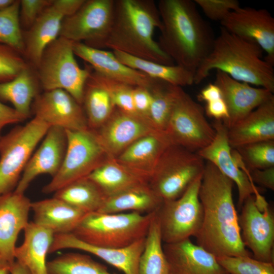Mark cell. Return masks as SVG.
I'll list each match as a JSON object with an SVG mask.
<instances>
[{
	"instance_id": "10",
	"label": "cell",
	"mask_w": 274,
	"mask_h": 274,
	"mask_svg": "<svg viewBox=\"0 0 274 274\" xmlns=\"http://www.w3.org/2000/svg\"><path fill=\"white\" fill-rule=\"evenodd\" d=\"M171 143L197 152L213 140L215 130L202 107L177 86L173 108L165 131Z\"/></svg>"
},
{
	"instance_id": "15",
	"label": "cell",
	"mask_w": 274,
	"mask_h": 274,
	"mask_svg": "<svg viewBox=\"0 0 274 274\" xmlns=\"http://www.w3.org/2000/svg\"><path fill=\"white\" fill-rule=\"evenodd\" d=\"M220 23L229 32L258 45L265 53L264 59L274 65V18L267 10L241 7Z\"/></svg>"
},
{
	"instance_id": "52",
	"label": "cell",
	"mask_w": 274,
	"mask_h": 274,
	"mask_svg": "<svg viewBox=\"0 0 274 274\" xmlns=\"http://www.w3.org/2000/svg\"><path fill=\"white\" fill-rule=\"evenodd\" d=\"M14 1V0H0V10L11 5Z\"/></svg>"
},
{
	"instance_id": "6",
	"label": "cell",
	"mask_w": 274,
	"mask_h": 274,
	"mask_svg": "<svg viewBox=\"0 0 274 274\" xmlns=\"http://www.w3.org/2000/svg\"><path fill=\"white\" fill-rule=\"evenodd\" d=\"M72 41L59 37L45 50L37 67L40 86L45 91L62 89L82 105L85 84L92 68H81L75 57Z\"/></svg>"
},
{
	"instance_id": "47",
	"label": "cell",
	"mask_w": 274,
	"mask_h": 274,
	"mask_svg": "<svg viewBox=\"0 0 274 274\" xmlns=\"http://www.w3.org/2000/svg\"><path fill=\"white\" fill-rule=\"evenodd\" d=\"M205 112L208 116L216 120L225 122L229 117L228 108L223 98L207 102Z\"/></svg>"
},
{
	"instance_id": "16",
	"label": "cell",
	"mask_w": 274,
	"mask_h": 274,
	"mask_svg": "<svg viewBox=\"0 0 274 274\" xmlns=\"http://www.w3.org/2000/svg\"><path fill=\"white\" fill-rule=\"evenodd\" d=\"M31 111L50 127L65 130L88 128L82 105L70 93L62 89L45 91L33 100Z\"/></svg>"
},
{
	"instance_id": "34",
	"label": "cell",
	"mask_w": 274,
	"mask_h": 274,
	"mask_svg": "<svg viewBox=\"0 0 274 274\" xmlns=\"http://www.w3.org/2000/svg\"><path fill=\"white\" fill-rule=\"evenodd\" d=\"M82 105L88 128L95 131L108 121L116 109L108 92L90 75L85 84Z\"/></svg>"
},
{
	"instance_id": "5",
	"label": "cell",
	"mask_w": 274,
	"mask_h": 274,
	"mask_svg": "<svg viewBox=\"0 0 274 274\" xmlns=\"http://www.w3.org/2000/svg\"><path fill=\"white\" fill-rule=\"evenodd\" d=\"M156 212L86 214L72 233L87 244L104 248H122L146 237Z\"/></svg>"
},
{
	"instance_id": "4",
	"label": "cell",
	"mask_w": 274,
	"mask_h": 274,
	"mask_svg": "<svg viewBox=\"0 0 274 274\" xmlns=\"http://www.w3.org/2000/svg\"><path fill=\"white\" fill-rule=\"evenodd\" d=\"M263 51L255 42L233 35L221 27L211 51L195 72L198 84L215 70L232 79L274 92V70L264 59Z\"/></svg>"
},
{
	"instance_id": "14",
	"label": "cell",
	"mask_w": 274,
	"mask_h": 274,
	"mask_svg": "<svg viewBox=\"0 0 274 274\" xmlns=\"http://www.w3.org/2000/svg\"><path fill=\"white\" fill-rule=\"evenodd\" d=\"M85 0H51L31 27L23 32L24 54L36 68L46 48L60 35L64 19L75 13Z\"/></svg>"
},
{
	"instance_id": "7",
	"label": "cell",
	"mask_w": 274,
	"mask_h": 274,
	"mask_svg": "<svg viewBox=\"0 0 274 274\" xmlns=\"http://www.w3.org/2000/svg\"><path fill=\"white\" fill-rule=\"evenodd\" d=\"M50 126L34 117L0 138V195L14 191Z\"/></svg>"
},
{
	"instance_id": "28",
	"label": "cell",
	"mask_w": 274,
	"mask_h": 274,
	"mask_svg": "<svg viewBox=\"0 0 274 274\" xmlns=\"http://www.w3.org/2000/svg\"><path fill=\"white\" fill-rule=\"evenodd\" d=\"M23 231V242L15 249V260L26 267L31 274H48L47 256L54 233L33 221L29 222Z\"/></svg>"
},
{
	"instance_id": "42",
	"label": "cell",
	"mask_w": 274,
	"mask_h": 274,
	"mask_svg": "<svg viewBox=\"0 0 274 274\" xmlns=\"http://www.w3.org/2000/svg\"><path fill=\"white\" fill-rule=\"evenodd\" d=\"M28 64L20 53L0 44V83L12 80Z\"/></svg>"
},
{
	"instance_id": "2",
	"label": "cell",
	"mask_w": 274,
	"mask_h": 274,
	"mask_svg": "<svg viewBox=\"0 0 274 274\" xmlns=\"http://www.w3.org/2000/svg\"><path fill=\"white\" fill-rule=\"evenodd\" d=\"M162 27L158 42L176 63L194 74L210 54L215 37L191 0H160Z\"/></svg>"
},
{
	"instance_id": "41",
	"label": "cell",
	"mask_w": 274,
	"mask_h": 274,
	"mask_svg": "<svg viewBox=\"0 0 274 274\" xmlns=\"http://www.w3.org/2000/svg\"><path fill=\"white\" fill-rule=\"evenodd\" d=\"M216 257L229 274H274L273 263L253 259L250 256Z\"/></svg>"
},
{
	"instance_id": "36",
	"label": "cell",
	"mask_w": 274,
	"mask_h": 274,
	"mask_svg": "<svg viewBox=\"0 0 274 274\" xmlns=\"http://www.w3.org/2000/svg\"><path fill=\"white\" fill-rule=\"evenodd\" d=\"M176 87L157 79L149 89L151 101L149 122L154 129L164 133L173 108Z\"/></svg>"
},
{
	"instance_id": "24",
	"label": "cell",
	"mask_w": 274,
	"mask_h": 274,
	"mask_svg": "<svg viewBox=\"0 0 274 274\" xmlns=\"http://www.w3.org/2000/svg\"><path fill=\"white\" fill-rule=\"evenodd\" d=\"M72 45L75 55L87 62L94 71L106 77L132 86H142L149 89L156 81L122 63L113 51L93 48L80 42H72Z\"/></svg>"
},
{
	"instance_id": "12",
	"label": "cell",
	"mask_w": 274,
	"mask_h": 274,
	"mask_svg": "<svg viewBox=\"0 0 274 274\" xmlns=\"http://www.w3.org/2000/svg\"><path fill=\"white\" fill-rule=\"evenodd\" d=\"M115 0H85L62 22L59 37L98 49L105 42L113 23Z\"/></svg>"
},
{
	"instance_id": "35",
	"label": "cell",
	"mask_w": 274,
	"mask_h": 274,
	"mask_svg": "<svg viewBox=\"0 0 274 274\" xmlns=\"http://www.w3.org/2000/svg\"><path fill=\"white\" fill-rule=\"evenodd\" d=\"M159 222L156 213L146 236L139 263V274H168L163 250Z\"/></svg>"
},
{
	"instance_id": "38",
	"label": "cell",
	"mask_w": 274,
	"mask_h": 274,
	"mask_svg": "<svg viewBox=\"0 0 274 274\" xmlns=\"http://www.w3.org/2000/svg\"><path fill=\"white\" fill-rule=\"evenodd\" d=\"M20 1L0 10V44L24 54L23 32L19 18Z\"/></svg>"
},
{
	"instance_id": "1",
	"label": "cell",
	"mask_w": 274,
	"mask_h": 274,
	"mask_svg": "<svg viewBox=\"0 0 274 274\" xmlns=\"http://www.w3.org/2000/svg\"><path fill=\"white\" fill-rule=\"evenodd\" d=\"M233 182L212 163H205L199 190L203 211L196 244L216 257L250 256L241 237Z\"/></svg>"
},
{
	"instance_id": "45",
	"label": "cell",
	"mask_w": 274,
	"mask_h": 274,
	"mask_svg": "<svg viewBox=\"0 0 274 274\" xmlns=\"http://www.w3.org/2000/svg\"><path fill=\"white\" fill-rule=\"evenodd\" d=\"M132 100L135 111L138 116L149 123L148 114L151 101L149 89L145 87L134 86L132 89Z\"/></svg>"
},
{
	"instance_id": "48",
	"label": "cell",
	"mask_w": 274,
	"mask_h": 274,
	"mask_svg": "<svg viewBox=\"0 0 274 274\" xmlns=\"http://www.w3.org/2000/svg\"><path fill=\"white\" fill-rule=\"evenodd\" d=\"M26 119L13 108L10 107L0 101V138L3 128L7 125L18 123Z\"/></svg>"
},
{
	"instance_id": "19",
	"label": "cell",
	"mask_w": 274,
	"mask_h": 274,
	"mask_svg": "<svg viewBox=\"0 0 274 274\" xmlns=\"http://www.w3.org/2000/svg\"><path fill=\"white\" fill-rule=\"evenodd\" d=\"M95 131L108 156L113 158L142 136L160 132L144 119L116 108L108 121Z\"/></svg>"
},
{
	"instance_id": "3",
	"label": "cell",
	"mask_w": 274,
	"mask_h": 274,
	"mask_svg": "<svg viewBox=\"0 0 274 274\" xmlns=\"http://www.w3.org/2000/svg\"><path fill=\"white\" fill-rule=\"evenodd\" d=\"M162 24L153 0H115L113 23L105 48L165 64L174 61L154 39L156 28Z\"/></svg>"
},
{
	"instance_id": "23",
	"label": "cell",
	"mask_w": 274,
	"mask_h": 274,
	"mask_svg": "<svg viewBox=\"0 0 274 274\" xmlns=\"http://www.w3.org/2000/svg\"><path fill=\"white\" fill-rule=\"evenodd\" d=\"M168 274H228L216 256L190 238L163 244Z\"/></svg>"
},
{
	"instance_id": "40",
	"label": "cell",
	"mask_w": 274,
	"mask_h": 274,
	"mask_svg": "<svg viewBox=\"0 0 274 274\" xmlns=\"http://www.w3.org/2000/svg\"><path fill=\"white\" fill-rule=\"evenodd\" d=\"M90 75L106 90L116 108L125 113L139 116L133 104L132 89L134 86L106 77L93 70Z\"/></svg>"
},
{
	"instance_id": "26",
	"label": "cell",
	"mask_w": 274,
	"mask_h": 274,
	"mask_svg": "<svg viewBox=\"0 0 274 274\" xmlns=\"http://www.w3.org/2000/svg\"><path fill=\"white\" fill-rule=\"evenodd\" d=\"M227 135L232 148L274 140V97L228 128Z\"/></svg>"
},
{
	"instance_id": "32",
	"label": "cell",
	"mask_w": 274,
	"mask_h": 274,
	"mask_svg": "<svg viewBox=\"0 0 274 274\" xmlns=\"http://www.w3.org/2000/svg\"><path fill=\"white\" fill-rule=\"evenodd\" d=\"M116 58L126 65L148 77L183 87L194 84V74L176 64L165 65L112 51Z\"/></svg>"
},
{
	"instance_id": "31",
	"label": "cell",
	"mask_w": 274,
	"mask_h": 274,
	"mask_svg": "<svg viewBox=\"0 0 274 274\" xmlns=\"http://www.w3.org/2000/svg\"><path fill=\"white\" fill-rule=\"evenodd\" d=\"M94 182L106 197L148 181L108 157L87 177Z\"/></svg>"
},
{
	"instance_id": "39",
	"label": "cell",
	"mask_w": 274,
	"mask_h": 274,
	"mask_svg": "<svg viewBox=\"0 0 274 274\" xmlns=\"http://www.w3.org/2000/svg\"><path fill=\"white\" fill-rule=\"evenodd\" d=\"M234 149L249 170L274 166V140L248 144Z\"/></svg>"
},
{
	"instance_id": "33",
	"label": "cell",
	"mask_w": 274,
	"mask_h": 274,
	"mask_svg": "<svg viewBox=\"0 0 274 274\" xmlns=\"http://www.w3.org/2000/svg\"><path fill=\"white\" fill-rule=\"evenodd\" d=\"M54 196L86 214L98 211L106 198L97 185L87 177L64 186L56 191Z\"/></svg>"
},
{
	"instance_id": "37",
	"label": "cell",
	"mask_w": 274,
	"mask_h": 274,
	"mask_svg": "<svg viewBox=\"0 0 274 274\" xmlns=\"http://www.w3.org/2000/svg\"><path fill=\"white\" fill-rule=\"evenodd\" d=\"M48 274H116L90 256L76 252L62 254L47 262Z\"/></svg>"
},
{
	"instance_id": "46",
	"label": "cell",
	"mask_w": 274,
	"mask_h": 274,
	"mask_svg": "<svg viewBox=\"0 0 274 274\" xmlns=\"http://www.w3.org/2000/svg\"><path fill=\"white\" fill-rule=\"evenodd\" d=\"M248 176L253 183L274 190V166L249 170Z\"/></svg>"
},
{
	"instance_id": "25",
	"label": "cell",
	"mask_w": 274,
	"mask_h": 274,
	"mask_svg": "<svg viewBox=\"0 0 274 274\" xmlns=\"http://www.w3.org/2000/svg\"><path fill=\"white\" fill-rule=\"evenodd\" d=\"M172 144L165 133L152 132L134 142L115 159L149 182L160 157Z\"/></svg>"
},
{
	"instance_id": "18",
	"label": "cell",
	"mask_w": 274,
	"mask_h": 274,
	"mask_svg": "<svg viewBox=\"0 0 274 274\" xmlns=\"http://www.w3.org/2000/svg\"><path fill=\"white\" fill-rule=\"evenodd\" d=\"M66 145L65 130L58 127H50L41 145L29 159L14 191L24 194L39 175L48 174L53 177L60 168Z\"/></svg>"
},
{
	"instance_id": "22",
	"label": "cell",
	"mask_w": 274,
	"mask_h": 274,
	"mask_svg": "<svg viewBox=\"0 0 274 274\" xmlns=\"http://www.w3.org/2000/svg\"><path fill=\"white\" fill-rule=\"evenodd\" d=\"M31 204L24 194L14 191L0 195V257L10 264L18 236L29 223Z\"/></svg>"
},
{
	"instance_id": "9",
	"label": "cell",
	"mask_w": 274,
	"mask_h": 274,
	"mask_svg": "<svg viewBox=\"0 0 274 274\" xmlns=\"http://www.w3.org/2000/svg\"><path fill=\"white\" fill-rule=\"evenodd\" d=\"M67 145L58 172L42 188L45 194L55 193L64 186L87 177L109 157L95 131L90 128L65 130Z\"/></svg>"
},
{
	"instance_id": "44",
	"label": "cell",
	"mask_w": 274,
	"mask_h": 274,
	"mask_svg": "<svg viewBox=\"0 0 274 274\" xmlns=\"http://www.w3.org/2000/svg\"><path fill=\"white\" fill-rule=\"evenodd\" d=\"M51 0H20L19 18L21 28L29 29Z\"/></svg>"
},
{
	"instance_id": "53",
	"label": "cell",
	"mask_w": 274,
	"mask_h": 274,
	"mask_svg": "<svg viewBox=\"0 0 274 274\" xmlns=\"http://www.w3.org/2000/svg\"><path fill=\"white\" fill-rule=\"evenodd\" d=\"M228 274H229V273H228Z\"/></svg>"
},
{
	"instance_id": "17",
	"label": "cell",
	"mask_w": 274,
	"mask_h": 274,
	"mask_svg": "<svg viewBox=\"0 0 274 274\" xmlns=\"http://www.w3.org/2000/svg\"><path fill=\"white\" fill-rule=\"evenodd\" d=\"M215 135L212 142L197 154L204 160L213 164L219 170L235 183L238 190V208L244 201L259 190L248 174L238 165L228 139V128L222 120H215L213 125Z\"/></svg>"
},
{
	"instance_id": "8",
	"label": "cell",
	"mask_w": 274,
	"mask_h": 274,
	"mask_svg": "<svg viewBox=\"0 0 274 274\" xmlns=\"http://www.w3.org/2000/svg\"><path fill=\"white\" fill-rule=\"evenodd\" d=\"M204 166L197 153L172 144L160 157L149 186L163 201L176 199L202 175Z\"/></svg>"
},
{
	"instance_id": "49",
	"label": "cell",
	"mask_w": 274,
	"mask_h": 274,
	"mask_svg": "<svg viewBox=\"0 0 274 274\" xmlns=\"http://www.w3.org/2000/svg\"><path fill=\"white\" fill-rule=\"evenodd\" d=\"M222 98L219 87L214 83H210L203 88L197 95L200 101L206 103Z\"/></svg>"
},
{
	"instance_id": "29",
	"label": "cell",
	"mask_w": 274,
	"mask_h": 274,
	"mask_svg": "<svg viewBox=\"0 0 274 274\" xmlns=\"http://www.w3.org/2000/svg\"><path fill=\"white\" fill-rule=\"evenodd\" d=\"M163 202L162 199L155 194L149 183H144L106 197L97 212L115 214L129 211L148 214L157 212Z\"/></svg>"
},
{
	"instance_id": "27",
	"label": "cell",
	"mask_w": 274,
	"mask_h": 274,
	"mask_svg": "<svg viewBox=\"0 0 274 274\" xmlns=\"http://www.w3.org/2000/svg\"><path fill=\"white\" fill-rule=\"evenodd\" d=\"M33 222L54 234L72 233L86 214L65 201L53 196L31 202Z\"/></svg>"
},
{
	"instance_id": "43",
	"label": "cell",
	"mask_w": 274,
	"mask_h": 274,
	"mask_svg": "<svg viewBox=\"0 0 274 274\" xmlns=\"http://www.w3.org/2000/svg\"><path fill=\"white\" fill-rule=\"evenodd\" d=\"M194 2L206 17L220 22L230 12L241 7L237 0H194Z\"/></svg>"
},
{
	"instance_id": "30",
	"label": "cell",
	"mask_w": 274,
	"mask_h": 274,
	"mask_svg": "<svg viewBox=\"0 0 274 274\" xmlns=\"http://www.w3.org/2000/svg\"><path fill=\"white\" fill-rule=\"evenodd\" d=\"M40 86L37 72L28 64L12 80L0 83V101L10 102L27 119L31 113L32 104L39 94Z\"/></svg>"
},
{
	"instance_id": "20",
	"label": "cell",
	"mask_w": 274,
	"mask_h": 274,
	"mask_svg": "<svg viewBox=\"0 0 274 274\" xmlns=\"http://www.w3.org/2000/svg\"><path fill=\"white\" fill-rule=\"evenodd\" d=\"M214 83L220 89L228 108L229 117L223 122L228 129L274 97L265 88L238 81L220 71H216Z\"/></svg>"
},
{
	"instance_id": "51",
	"label": "cell",
	"mask_w": 274,
	"mask_h": 274,
	"mask_svg": "<svg viewBox=\"0 0 274 274\" xmlns=\"http://www.w3.org/2000/svg\"><path fill=\"white\" fill-rule=\"evenodd\" d=\"M11 264L0 257V274H10Z\"/></svg>"
},
{
	"instance_id": "50",
	"label": "cell",
	"mask_w": 274,
	"mask_h": 274,
	"mask_svg": "<svg viewBox=\"0 0 274 274\" xmlns=\"http://www.w3.org/2000/svg\"><path fill=\"white\" fill-rule=\"evenodd\" d=\"M10 274H31L24 265L15 260L10 267Z\"/></svg>"
},
{
	"instance_id": "21",
	"label": "cell",
	"mask_w": 274,
	"mask_h": 274,
	"mask_svg": "<svg viewBox=\"0 0 274 274\" xmlns=\"http://www.w3.org/2000/svg\"><path fill=\"white\" fill-rule=\"evenodd\" d=\"M146 237L122 248H109L85 243L72 233L54 234L49 253L58 250L72 249L94 255L124 274H139V263L144 251Z\"/></svg>"
},
{
	"instance_id": "11",
	"label": "cell",
	"mask_w": 274,
	"mask_h": 274,
	"mask_svg": "<svg viewBox=\"0 0 274 274\" xmlns=\"http://www.w3.org/2000/svg\"><path fill=\"white\" fill-rule=\"evenodd\" d=\"M202 176L195 179L178 198L163 201L157 211L163 244L195 237L200 230L203 211L198 193Z\"/></svg>"
},
{
	"instance_id": "13",
	"label": "cell",
	"mask_w": 274,
	"mask_h": 274,
	"mask_svg": "<svg viewBox=\"0 0 274 274\" xmlns=\"http://www.w3.org/2000/svg\"><path fill=\"white\" fill-rule=\"evenodd\" d=\"M238 223L242 241L255 259L273 263L274 215L260 193L247 198L241 209Z\"/></svg>"
}]
</instances>
